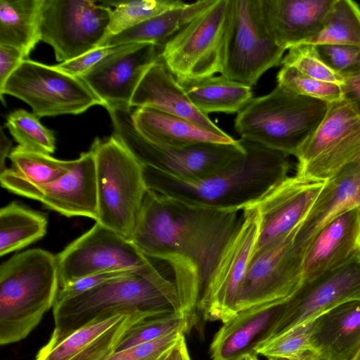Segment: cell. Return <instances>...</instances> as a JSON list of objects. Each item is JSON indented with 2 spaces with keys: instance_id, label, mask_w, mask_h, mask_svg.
I'll use <instances>...</instances> for the list:
<instances>
[{
  "instance_id": "23",
  "label": "cell",
  "mask_w": 360,
  "mask_h": 360,
  "mask_svg": "<svg viewBox=\"0 0 360 360\" xmlns=\"http://www.w3.org/2000/svg\"><path fill=\"white\" fill-rule=\"evenodd\" d=\"M360 252V210L351 208L327 224L307 248L303 281L311 280L352 259Z\"/></svg>"
},
{
  "instance_id": "6",
  "label": "cell",
  "mask_w": 360,
  "mask_h": 360,
  "mask_svg": "<svg viewBox=\"0 0 360 360\" xmlns=\"http://www.w3.org/2000/svg\"><path fill=\"white\" fill-rule=\"evenodd\" d=\"M233 19V0H205L163 46L160 58L176 80L221 73Z\"/></svg>"
},
{
  "instance_id": "10",
  "label": "cell",
  "mask_w": 360,
  "mask_h": 360,
  "mask_svg": "<svg viewBox=\"0 0 360 360\" xmlns=\"http://www.w3.org/2000/svg\"><path fill=\"white\" fill-rule=\"evenodd\" d=\"M360 155V114L346 99L329 103L319 125L295 155L297 175L325 181Z\"/></svg>"
},
{
  "instance_id": "45",
  "label": "cell",
  "mask_w": 360,
  "mask_h": 360,
  "mask_svg": "<svg viewBox=\"0 0 360 360\" xmlns=\"http://www.w3.org/2000/svg\"><path fill=\"white\" fill-rule=\"evenodd\" d=\"M343 77L344 98L360 114V71Z\"/></svg>"
},
{
  "instance_id": "18",
  "label": "cell",
  "mask_w": 360,
  "mask_h": 360,
  "mask_svg": "<svg viewBox=\"0 0 360 360\" xmlns=\"http://www.w3.org/2000/svg\"><path fill=\"white\" fill-rule=\"evenodd\" d=\"M154 44H131L94 65L80 77L108 109L129 110L146 72L160 59Z\"/></svg>"
},
{
  "instance_id": "15",
  "label": "cell",
  "mask_w": 360,
  "mask_h": 360,
  "mask_svg": "<svg viewBox=\"0 0 360 360\" xmlns=\"http://www.w3.org/2000/svg\"><path fill=\"white\" fill-rule=\"evenodd\" d=\"M294 231L252 255L239 291L238 312L288 299L300 287L304 253L294 243Z\"/></svg>"
},
{
  "instance_id": "35",
  "label": "cell",
  "mask_w": 360,
  "mask_h": 360,
  "mask_svg": "<svg viewBox=\"0 0 360 360\" xmlns=\"http://www.w3.org/2000/svg\"><path fill=\"white\" fill-rule=\"evenodd\" d=\"M191 327L188 319L181 312H172L144 318L135 323L126 331L119 342L116 352L176 331L186 333Z\"/></svg>"
},
{
  "instance_id": "20",
  "label": "cell",
  "mask_w": 360,
  "mask_h": 360,
  "mask_svg": "<svg viewBox=\"0 0 360 360\" xmlns=\"http://www.w3.org/2000/svg\"><path fill=\"white\" fill-rule=\"evenodd\" d=\"M172 312L120 313L62 335H51L34 360H108L126 331L146 317Z\"/></svg>"
},
{
  "instance_id": "40",
  "label": "cell",
  "mask_w": 360,
  "mask_h": 360,
  "mask_svg": "<svg viewBox=\"0 0 360 360\" xmlns=\"http://www.w3.org/2000/svg\"><path fill=\"white\" fill-rule=\"evenodd\" d=\"M323 61L342 77L360 71V47L339 45H314Z\"/></svg>"
},
{
  "instance_id": "16",
  "label": "cell",
  "mask_w": 360,
  "mask_h": 360,
  "mask_svg": "<svg viewBox=\"0 0 360 360\" xmlns=\"http://www.w3.org/2000/svg\"><path fill=\"white\" fill-rule=\"evenodd\" d=\"M0 183L8 191L38 200L66 217L82 216L97 220L96 161L91 150L81 153L70 171L49 184H32L11 168L0 174Z\"/></svg>"
},
{
  "instance_id": "4",
  "label": "cell",
  "mask_w": 360,
  "mask_h": 360,
  "mask_svg": "<svg viewBox=\"0 0 360 360\" xmlns=\"http://www.w3.org/2000/svg\"><path fill=\"white\" fill-rule=\"evenodd\" d=\"M60 289L56 257L39 248L0 266V344L25 339L53 307Z\"/></svg>"
},
{
  "instance_id": "34",
  "label": "cell",
  "mask_w": 360,
  "mask_h": 360,
  "mask_svg": "<svg viewBox=\"0 0 360 360\" xmlns=\"http://www.w3.org/2000/svg\"><path fill=\"white\" fill-rule=\"evenodd\" d=\"M101 2L110 7L114 6L115 9L112 11L105 38L99 46L109 38L126 30L186 4L179 0H123Z\"/></svg>"
},
{
  "instance_id": "13",
  "label": "cell",
  "mask_w": 360,
  "mask_h": 360,
  "mask_svg": "<svg viewBox=\"0 0 360 360\" xmlns=\"http://www.w3.org/2000/svg\"><path fill=\"white\" fill-rule=\"evenodd\" d=\"M285 49L266 22L261 0H233V19L221 75L252 87L262 75L281 65Z\"/></svg>"
},
{
  "instance_id": "47",
  "label": "cell",
  "mask_w": 360,
  "mask_h": 360,
  "mask_svg": "<svg viewBox=\"0 0 360 360\" xmlns=\"http://www.w3.org/2000/svg\"><path fill=\"white\" fill-rule=\"evenodd\" d=\"M12 143L11 140L4 134V130L1 128L0 134V174L7 168L5 165L6 158L12 150Z\"/></svg>"
},
{
  "instance_id": "14",
  "label": "cell",
  "mask_w": 360,
  "mask_h": 360,
  "mask_svg": "<svg viewBox=\"0 0 360 360\" xmlns=\"http://www.w3.org/2000/svg\"><path fill=\"white\" fill-rule=\"evenodd\" d=\"M56 257L60 288L90 275L141 269L158 261L147 257L131 241L97 222Z\"/></svg>"
},
{
  "instance_id": "33",
  "label": "cell",
  "mask_w": 360,
  "mask_h": 360,
  "mask_svg": "<svg viewBox=\"0 0 360 360\" xmlns=\"http://www.w3.org/2000/svg\"><path fill=\"white\" fill-rule=\"evenodd\" d=\"M11 168L18 176L34 185H44L63 176L72 169L76 160H62L49 154L13 148L8 155Z\"/></svg>"
},
{
  "instance_id": "49",
  "label": "cell",
  "mask_w": 360,
  "mask_h": 360,
  "mask_svg": "<svg viewBox=\"0 0 360 360\" xmlns=\"http://www.w3.org/2000/svg\"><path fill=\"white\" fill-rule=\"evenodd\" d=\"M236 360H259L256 353L250 352L240 356Z\"/></svg>"
},
{
  "instance_id": "21",
  "label": "cell",
  "mask_w": 360,
  "mask_h": 360,
  "mask_svg": "<svg viewBox=\"0 0 360 360\" xmlns=\"http://www.w3.org/2000/svg\"><path fill=\"white\" fill-rule=\"evenodd\" d=\"M360 206V163L352 162L324 182L302 222L294 243L304 253L320 231L344 212Z\"/></svg>"
},
{
  "instance_id": "32",
  "label": "cell",
  "mask_w": 360,
  "mask_h": 360,
  "mask_svg": "<svg viewBox=\"0 0 360 360\" xmlns=\"http://www.w3.org/2000/svg\"><path fill=\"white\" fill-rule=\"evenodd\" d=\"M306 44L360 47V8L351 0H334L320 32Z\"/></svg>"
},
{
  "instance_id": "3",
  "label": "cell",
  "mask_w": 360,
  "mask_h": 360,
  "mask_svg": "<svg viewBox=\"0 0 360 360\" xmlns=\"http://www.w3.org/2000/svg\"><path fill=\"white\" fill-rule=\"evenodd\" d=\"M166 266L158 260L153 266L56 301L51 334L62 335L120 313L181 312L176 286L174 280L166 276L163 268Z\"/></svg>"
},
{
  "instance_id": "31",
  "label": "cell",
  "mask_w": 360,
  "mask_h": 360,
  "mask_svg": "<svg viewBox=\"0 0 360 360\" xmlns=\"http://www.w3.org/2000/svg\"><path fill=\"white\" fill-rule=\"evenodd\" d=\"M47 218L12 202L0 210V256L19 250L43 238L46 233Z\"/></svg>"
},
{
  "instance_id": "48",
  "label": "cell",
  "mask_w": 360,
  "mask_h": 360,
  "mask_svg": "<svg viewBox=\"0 0 360 360\" xmlns=\"http://www.w3.org/2000/svg\"><path fill=\"white\" fill-rule=\"evenodd\" d=\"M319 357L314 350H308L295 356L289 358H269V360H316Z\"/></svg>"
},
{
  "instance_id": "24",
  "label": "cell",
  "mask_w": 360,
  "mask_h": 360,
  "mask_svg": "<svg viewBox=\"0 0 360 360\" xmlns=\"http://www.w3.org/2000/svg\"><path fill=\"white\" fill-rule=\"evenodd\" d=\"M131 107H148L189 120L217 135L229 134L191 103L175 77L160 58L144 75L131 101Z\"/></svg>"
},
{
  "instance_id": "25",
  "label": "cell",
  "mask_w": 360,
  "mask_h": 360,
  "mask_svg": "<svg viewBox=\"0 0 360 360\" xmlns=\"http://www.w3.org/2000/svg\"><path fill=\"white\" fill-rule=\"evenodd\" d=\"M334 0H261L267 26L284 49L306 44L321 30Z\"/></svg>"
},
{
  "instance_id": "19",
  "label": "cell",
  "mask_w": 360,
  "mask_h": 360,
  "mask_svg": "<svg viewBox=\"0 0 360 360\" xmlns=\"http://www.w3.org/2000/svg\"><path fill=\"white\" fill-rule=\"evenodd\" d=\"M324 182L297 174L288 176L252 205L257 207L259 216L252 255L285 238L302 222Z\"/></svg>"
},
{
  "instance_id": "53",
  "label": "cell",
  "mask_w": 360,
  "mask_h": 360,
  "mask_svg": "<svg viewBox=\"0 0 360 360\" xmlns=\"http://www.w3.org/2000/svg\"><path fill=\"white\" fill-rule=\"evenodd\" d=\"M359 207V210H360V206Z\"/></svg>"
},
{
  "instance_id": "38",
  "label": "cell",
  "mask_w": 360,
  "mask_h": 360,
  "mask_svg": "<svg viewBox=\"0 0 360 360\" xmlns=\"http://www.w3.org/2000/svg\"><path fill=\"white\" fill-rule=\"evenodd\" d=\"M314 326V320L296 326L262 342L255 352L268 358H289L314 350L311 340Z\"/></svg>"
},
{
  "instance_id": "1",
  "label": "cell",
  "mask_w": 360,
  "mask_h": 360,
  "mask_svg": "<svg viewBox=\"0 0 360 360\" xmlns=\"http://www.w3.org/2000/svg\"><path fill=\"white\" fill-rule=\"evenodd\" d=\"M240 214L192 206L149 188L146 194L131 242L170 268L181 311L192 326L205 284Z\"/></svg>"
},
{
  "instance_id": "26",
  "label": "cell",
  "mask_w": 360,
  "mask_h": 360,
  "mask_svg": "<svg viewBox=\"0 0 360 360\" xmlns=\"http://www.w3.org/2000/svg\"><path fill=\"white\" fill-rule=\"evenodd\" d=\"M311 340L322 360H353L360 349V300L342 303L314 319Z\"/></svg>"
},
{
  "instance_id": "22",
  "label": "cell",
  "mask_w": 360,
  "mask_h": 360,
  "mask_svg": "<svg viewBox=\"0 0 360 360\" xmlns=\"http://www.w3.org/2000/svg\"><path fill=\"white\" fill-rule=\"evenodd\" d=\"M286 300L239 311L218 330L210 347L212 360H236L264 342L281 316Z\"/></svg>"
},
{
  "instance_id": "30",
  "label": "cell",
  "mask_w": 360,
  "mask_h": 360,
  "mask_svg": "<svg viewBox=\"0 0 360 360\" xmlns=\"http://www.w3.org/2000/svg\"><path fill=\"white\" fill-rule=\"evenodd\" d=\"M203 1L167 11L107 39L101 46L151 43L163 46L202 6Z\"/></svg>"
},
{
  "instance_id": "9",
  "label": "cell",
  "mask_w": 360,
  "mask_h": 360,
  "mask_svg": "<svg viewBox=\"0 0 360 360\" xmlns=\"http://www.w3.org/2000/svg\"><path fill=\"white\" fill-rule=\"evenodd\" d=\"M27 103L38 117L79 115L94 105L104 106L102 101L79 77L30 59H25L0 91Z\"/></svg>"
},
{
  "instance_id": "28",
  "label": "cell",
  "mask_w": 360,
  "mask_h": 360,
  "mask_svg": "<svg viewBox=\"0 0 360 360\" xmlns=\"http://www.w3.org/2000/svg\"><path fill=\"white\" fill-rule=\"evenodd\" d=\"M177 82L195 108L206 115L238 113L253 98L252 87L222 75Z\"/></svg>"
},
{
  "instance_id": "52",
  "label": "cell",
  "mask_w": 360,
  "mask_h": 360,
  "mask_svg": "<svg viewBox=\"0 0 360 360\" xmlns=\"http://www.w3.org/2000/svg\"><path fill=\"white\" fill-rule=\"evenodd\" d=\"M316 360H322V359H321L319 357V358H318V359H316Z\"/></svg>"
},
{
  "instance_id": "37",
  "label": "cell",
  "mask_w": 360,
  "mask_h": 360,
  "mask_svg": "<svg viewBox=\"0 0 360 360\" xmlns=\"http://www.w3.org/2000/svg\"><path fill=\"white\" fill-rule=\"evenodd\" d=\"M278 86L300 96L332 103L344 99L342 86L308 77L292 67L282 66L277 74Z\"/></svg>"
},
{
  "instance_id": "7",
  "label": "cell",
  "mask_w": 360,
  "mask_h": 360,
  "mask_svg": "<svg viewBox=\"0 0 360 360\" xmlns=\"http://www.w3.org/2000/svg\"><path fill=\"white\" fill-rule=\"evenodd\" d=\"M90 150L96 161V222L131 241L148 190L143 165L113 134L95 139Z\"/></svg>"
},
{
  "instance_id": "29",
  "label": "cell",
  "mask_w": 360,
  "mask_h": 360,
  "mask_svg": "<svg viewBox=\"0 0 360 360\" xmlns=\"http://www.w3.org/2000/svg\"><path fill=\"white\" fill-rule=\"evenodd\" d=\"M43 0H0V45L18 49L25 59L41 41Z\"/></svg>"
},
{
  "instance_id": "12",
  "label": "cell",
  "mask_w": 360,
  "mask_h": 360,
  "mask_svg": "<svg viewBox=\"0 0 360 360\" xmlns=\"http://www.w3.org/2000/svg\"><path fill=\"white\" fill-rule=\"evenodd\" d=\"M112 10L91 0H43L41 41L53 49L63 63L99 46L105 38Z\"/></svg>"
},
{
  "instance_id": "39",
  "label": "cell",
  "mask_w": 360,
  "mask_h": 360,
  "mask_svg": "<svg viewBox=\"0 0 360 360\" xmlns=\"http://www.w3.org/2000/svg\"><path fill=\"white\" fill-rule=\"evenodd\" d=\"M288 50L282 59V66L292 67L308 77L343 86L344 77L323 61L314 45L302 44Z\"/></svg>"
},
{
  "instance_id": "42",
  "label": "cell",
  "mask_w": 360,
  "mask_h": 360,
  "mask_svg": "<svg viewBox=\"0 0 360 360\" xmlns=\"http://www.w3.org/2000/svg\"><path fill=\"white\" fill-rule=\"evenodd\" d=\"M128 46L129 44H124L98 47L75 59L60 63L55 66L71 75L80 77L99 62L124 50Z\"/></svg>"
},
{
  "instance_id": "46",
  "label": "cell",
  "mask_w": 360,
  "mask_h": 360,
  "mask_svg": "<svg viewBox=\"0 0 360 360\" xmlns=\"http://www.w3.org/2000/svg\"><path fill=\"white\" fill-rule=\"evenodd\" d=\"M161 360H191L184 335L165 354Z\"/></svg>"
},
{
  "instance_id": "36",
  "label": "cell",
  "mask_w": 360,
  "mask_h": 360,
  "mask_svg": "<svg viewBox=\"0 0 360 360\" xmlns=\"http://www.w3.org/2000/svg\"><path fill=\"white\" fill-rule=\"evenodd\" d=\"M5 127L21 147L49 155L54 153V133L43 126L34 113L14 110L7 115Z\"/></svg>"
},
{
  "instance_id": "44",
  "label": "cell",
  "mask_w": 360,
  "mask_h": 360,
  "mask_svg": "<svg viewBox=\"0 0 360 360\" xmlns=\"http://www.w3.org/2000/svg\"><path fill=\"white\" fill-rule=\"evenodd\" d=\"M23 54L18 49L0 45V91L10 76L25 60Z\"/></svg>"
},
{
  "instance_id": "5",
  "label": "cell",
  "mask_w": 360,
  "mask_h": 360,
  "mask_svg": "<svg viewBox=\"0 0 360 360\" xmlns=\"http://www.w3.org/2000/svg\"><path fill=\"white\" fill-rule=\"evenodd\" d=\"M328 105L277 85L268 94L253 97L237 113L234 129L242 139L295 156L323 120Z\"/></svg>"
},
{
  "instance_id": "11",
  "label": "cell",
  "mask_w": 360,
  "mask_h": 360,
  "mask_svg": "<svg viewBox=\"0 0 360 360\" xmlns=\"http://www.w3.org/2000/svg\"><path fill=\"white\" fill-rule=\"evenodd\" d=\"M259 229L257 207L251 205L243 210L198 301L197 309L205 321L224 323L238 313L239 291L255 250Z\"/></svg>"
},
{
  "instance_id": "17",
  "label": "cell",
  "mask_w": 360,
  "mask_h": 360,
  "mask_svg": "<svg viewBox=\"0 0 360 360\" xmlns=\"http://www.w3.org/2000/svg\"><path fill=\"white\" fill-rule=\"evenodd\" d=\"M356 300H360V252L346 263L303 281L285 303L266 340Z\"/></svg>"
},
{
  "instance_id": "27",
  "label": "cell",
  "mask_w": 360,
  "mask_h": 360,
  "mask_svg": "<svg viewBox=\"0 0 360 360\" xmlns=\"http://www.w3.org/2000/svg\"><path fill=\"white\" fill-rule=\"evenodd\" d=\"M131 120L142 136L163 148H181L202 143L233 144L237 141L229 135H217L189 120L151 108L132 110Z\"/></svg>"
},
{
  "instance_id": "51",
  "label": "cell",
  "mask_w": 360,
  "mask_h": 360,
  "mask_svg": "<svg viewBox=\"0 0 360 360\" xmlns=\"http://www.w3.org/2000/svg\"><path fill=\"white\" fill-rule=\"evenodd\" d=\"M354 162L360 163V155L355 160Z\"/></svg>"
},
{
  "instance_id": "2",
  "label": "cell",
  "mask_w": 360,
  "mask_h": 360,
  "mask_svg": "<svg viewBox=\"0 0 360 360\" xmlns=\"http://www.w3.org/2000/svg\"><path fill=\"white\" fill-rule=\"evenodd\" d=\"M244 152L214 174L182 181L143 165L148 188L199 207L242 211L262 198L286 177L288 155L240 139Z\"/></svg>"
},
{
  "instance_id": "50",
  "label": "cell",
  "mask_w": 360,
  "mask_h": 360,
  "mask_svg": "<svg viewBox=\"0 0 360 360\" xmlns=\"http://www.w3.org/2000/svg\"><path fill=\"white\" fill-rule=\"evenodd\" d=\"M353 360H360V349Z\"/></svg>"
},
{
  "instance_id": "43",
  "label": "cell",
  "mask_w": 360,
  "mask_h": 360,
  "mask_svg": "<svg viewBox=\"0 0 360 360\" xmlns=\"http://www.w3.org/2000/svg\"><path fill=\"white\" fill-rule=\"evenodd\" d=\"M139 270L141 269H129L103 272L79 278L68 285L60 288L56 301H59L76 296L110 278L126 275Z\"/></svg>"
},
{
  "instance_id": "8",
  "label": "cell",
  "mask_w": 360,
  "mask_h": 360,
  "mask_svg": "<svg viewBox=\"0 0 360 360\" xmlns=\"http://www.w3.org/2000/svg\"><path fill=\"white\" fill-rule=\"evenodd\" d=\"M132 108L107 110L112 121V134L141 165L175 179L192 181L207 178L245 150L240 139L233 144L202 143L181 148L159 146L136 129L131 120Z\"/></svg>"
},
{
  "instance_id": "41",
  "label": "cell",
  "mask_w": 360,
  "mask_h": 360,
  "mask_svg": "<svg viewBox=\"0 0 360 360\" xmlns=\"http://www.w3.org/2000/svg\"><path fill=\"white\" fill-rule=\"evenodd\" d=\"M176 331L115 352L108 360H161L165 354L184 335Z\"/></svg>"
}]
</instances>
